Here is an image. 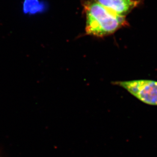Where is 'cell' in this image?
I'll return each mask as SVG.
<instances>
[{
    "label": "cell",
    "mask_w": 157,
    "mask_h": 157,
    "mask_svg": "<svg viewBox=\"0 0 157 157\" xmlns=\"http://www.w3.org/2000/svg\"><path fill=\"white\" fill-rule=\"evenodd\" d=\"M83 6L86 15L85 31L88 35L103 37L128 25L125 17L113 13L94 0L86 1Z\"/></svg>",
    "instance_id": "obj_1"
},
{
    "label": "cell",
    "mask_w": 157,
    "mask_h": 157,
    "mask_svg": "<svg viewBox=\"0 0 157 157\" xmlns=\"http://www.w3.org/2000/svg\"><path fill=\"white\" fill-rule=\"evenodd\" d=\"M115 83L143 103L149 105L157 106V81L137 80Z\"/></svg>",
    "instance_id": "obj_2"
},
{
    "label": "cell",
    "mask_w": 157,
    "mask_h": 157,
    "mask_svg": "<svg viewBox=\"0 0 157 157\" xmlns=\"http://www.w3.org/2000/svg\"><path fill=\"white\" fill-rule=\"evenodd\" d=\"M113 13L121 17L131 12L140 4L141 0H94Z\"/></svg>",
    "instance_id": "obj_3"
},
{
    "label": "cell",
    "mask_w": 157,
    "mask_h": 157,
    "mask_svg": "<svg viewBox=\"0 0 157 157\" xmlns=\"http://www.w3.org/2000/svg\"><path fill=\"white\" fill-rule=\"evenodd\" d=\"M39 6L38 0H25L23 10L26 13H34L39 10Z\"/></svg>",
    "instance_id": "obj_4"
},
{
    "label": "cell",
    "mask_w": 157,
    "mask_h": 157,
    "mask_svg": "<svg viewBox=\"0 0 157 157\" xmlns=\"http://www.w3.org/2000/svg\"></svg>",
    "instance_id": "obj_5"
}]
</instances>
